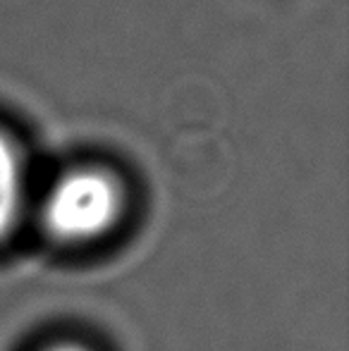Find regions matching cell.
<instances>
[{"label": "cell", "instance_id": "7a4b0ae2", "mask_svg": "<svg viewBox=\"0 0 349 351\" xmlns=\"http://www.w3.org/2000/svg\"><path fill=\"white\" fill-rule=\"evenodd\" d=\"M27 180L19 153L8 136L0 134V241L8 239L24 213Z\"/></svg>", "mask_w": 349, "mask_h": 351}, {"label": "cell", "instance_id": "6da1fadb", "mask_svg": "<svg viewBox=\"0 0 349 351\" xmlns=\"http://www.w3.org/2000/svg\"><path fill=\"white\" fill-rule=\"evenodd\" d=\"M122 191L101 170H72L58 177L41 204V225L62 244H88L115 227Z\"/></svg>", "mask_w": 349, "mask_h": 351}, {"label": "cell", "instance_id": "3957f363", "mask_svg": "<svg viewBox=\"0 0 349 351\" xmlns=\"http://www.w3.org/2000/svg\"><path fill=\"white\" fill-rule=\"evenodd\" d=\"M46 351H88V349L80 347V344H56V347H51Z\"/></svg>", "mask_w": 349, "mask_h": 351}]
</instances>
